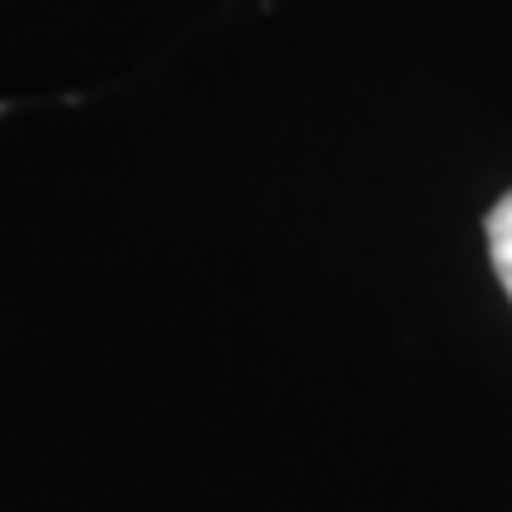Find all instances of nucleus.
I'll return each instance as SVG.
<instances>
[{
	"label": "nucleus",
	"instance_id": "f257e3e1",
	"mask_svg": "<svg viewBox=\"0 0 512 512\" xmlns=\"http://www.w3.org/2000/svg\"><path fill=\"white\" fill-rule=\"evenodd\" d=\"M484 233H489V256H494V271L503 280V290L512 299V190L489 209L484 219Z\"/></svg>",
	"mask_w": 512,
	"mask_h": 512
},
{
	"label": "nucleus",
	"instance_id": "f03ea898",
	"mask_svg": "<svg viewBox=\"0 0 512 512\" xmlns=\"http://www.w3.org/2000/svg\"><path fill=\"white\" fill-rule=\"evenodd\" d=\"M0 110H5V105H0Z\"/></svg>",
	"mask_w": 512,
	"mask_h": 512
}]
</instances>
